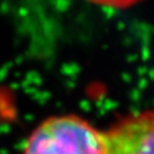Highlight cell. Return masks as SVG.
Returning a JSON list of instances; mask_svg holds the SVG:
<instances>
[{"label": "cell", "instance_id": "obj_1", "mask_svg": "<svg viewBox=\"0 0 154 154\" xmlns=\"http://www.w3.org/2000/svg\"><path fill=\"white\" fill-rule=\"evenodd\" d=\"M23 154H106L104 132L78 115L51 117L33 130Z\"/></svg>", "mask_w": 154, "mask_h": 154}, {"label": "cell", "instance_id": "obj_2", "mask_svg": "<svg viewBox=\"0 0 154 154\" xmlns=\"http://www.w3.org/2000/svg\"><path fill=\"white\" fill-rule=\"evenodd\" d=\"M106 154H154V109L131 114L104 132Z\"/></svg>", "mask_w": 154, "mask_h": 154}, {"label": "cell", "instance_id": "obj_3", "mask_svg": "<svg viewBox=\"0 0 154 154\" xmlns=\"http://www.w3.org/2000/svg\"><path fill=\"white\" fill-rule=\"evenodd\" d=\"M89 2L98 5H103V6L115 8V9H125L142 2V0H89Z\"/></svg>", "mask_w": 154, "mask_h": 154}]
</instances>
